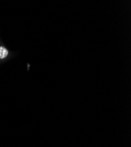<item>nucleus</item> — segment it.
Segmentation results:
<instances>
[{"mask_svg": "<svg viewBox=\"0 0 131 147\" xmlns=\"http://www.w3.org/2000/svg\"><path fill=\"white\" fill-rule=\"evenodd\" d=\"M8 54V51L7 49L3 47H0V59L5 58Z\"/></svg>", "mask_w": 131, "mask_h": 147, "instance_id": "f257e3e1", "label": "nucleus"}]
</instances>
